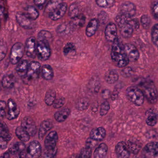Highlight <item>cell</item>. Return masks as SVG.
Listing matches in <instances>:
<instances>
[{
    "instance_id": "cell-1",
    "label": "cell",
    "mask_w": 158,
    "mask_h": 158,
    "mask_svg": "<svg viewBox=\"0 0 158 158\" xmlns=\"http://www.w3.org/2000/svg\"><path fill=\"white\" fill-rule=\"evenodd\" d=\"M111 58L115 66L119 68L125 67L129 63V60L125 49L124 45L118 38L113 42Z\"/></svg>"
},
{
    "instance_id": "cell-2",
    "label": "cell",
    "mask_w": 158,
    "mask_h": 158,
    "mask_svg": "<svg viewBox=\"0 0 158 158\" xmlns=\"http://www.w3.org/2000/svg\"><path fill=\"white\" fill-rule=\"evenodd\" d=\"M141 90L145 98L151 103H155L158 100V94L154 84L151 81H146L141 85Z\"/></svg>"
},
{
    "instance_id": "cell-3",
    "label": "cell",
    "mask_w": 158,
    "mask_h": 158,
    "mask_svg": "<svg viewBox=\"0 0 158 158\" xmlns=\"http://www.w3.org/2000/svg\"><path fill=\"white\" fill-rule=\"evenodd\" d=\"M49 42L48 40L37 39L36 55L40 60L46 61L50 57L51 50L50 47Z\"/></svg>"
},
{
    "instance_id": "cell-4",
    "label": "cell",
    "mask_w": 158,
    "mask_h": 158,
    "mask_svg": "<svg viewBox=\"0 0 158 158\" xmlns=\"http://www.w3.org/2000/svg\"><path fill=\"white\" fill-rule=\"evenodd\" d=\"M126 93L127 99L135 105L139 106L143 104L145 96L140 89L131 86L127 89Z\"/></svg>"
},
{
    "instance_id": "cell-5",
    "label": "cell",
    "mask_w": 158,
    "mask_h": 158,
    "mask_svg": "<svg viewBox=\"0 0 158 158\" xmlns=\"http://www.w3.org/2000/svg\"><path fill=\"white\" fill-rule=\"evenodd\" d=\"M25 47L21 42H16L14 44L11 49L10 60L13 64H18L23 56Z\"/></svg>"
},
{
    "instance_id": "cell-6",
    "label": "cell",
    "mask_w": 158,
    "mask_h": 158,
    "mask_svg": "<svg viewBox=\"0 0 158 158\" xmlns=\"http://www.w3.org/2000/svg\"><path fill=\"white\" fill-rule=\"evenodd\" d=\"M15 18L19 25L24 29L30 30L35 27L36 23L35 21L28 18L24 13H17Z\"/></svg>"
},
{
    "instance_id": "cell-7",
    "label": "cell",
    "mask_w": 158,
    "mask_h": 158,
    "mask_svg": "<svg viewBox=\"0 0 158 158\" xmlns=\"http://www.w3.org/2000/svg\"><path fill=\"white\" fill-rule=\"evenodd\" d=\"M136 12L135 4L130 2H126L120 6L119 14L127 18H132L135 15Z\"/></svg>"
},
{
    "instance_id": "cell-8",
    "label": "cell",
    "mask_w": 158,
    "mask_h": 158,
    "mask_svg": "<svg viewBox=\"0 0 158 158\" xmlns=\"http://www.w3.org/2000/svg\"><path fill=\"white\" fill-rule=\"evenodd\" d=\"M42 153L41 144L37 140H33L29 143L27 149V154L30 158H38L40 157Z\"/></svg>"
},
{
    "instance_id": "cell-9",
    "label": "cell",
    "mask_w": 158,
    "mask_h": 158,
    "mask_svg": "<svg viewBox=\"0 0 158 158\" xmlns=\"http://www.w3.org/2000/svg\"><path fill=\"white\" fill-rule=\"evenodd\" d=\"M58 140V133L56 131L50 132L45 138L44 146L46 151H53L57 149V141Z\"/></svg>"
},
{
    "instance_id": "cell-10",
    "label": "cell",
    "mask_w": 158,
    "mask_h": 158,
    "mask_svg": "<svg viewBox=\"0 0 158 158\" xmlns=\"http://www.w3.org/2000/svg\"><path fill=\"white\" fill-rule=\"evenodd\" d=\"M37 41L35 37H30L27 39L25 51L27 57L35 58L36 55Z\"/></svg>"
},
{
    "instance_id": "cell-11",
    "label": "cell",
    "mask_w": 158,
    "mask_h": 158,
    "mask_svg": "<svg viewBox=\"0 0 158 158\" xmlns=\"http://www.w3.org/2000/svg\"><path fill=\"white\" fill-rule=\"evenodd\" d=\"M41 70V64L38 62L32 61L29 64L27 78L29 80H34L39 77Z\"/></svg>"
},
{
    "instance_id": "cell-12",
    "label": "cell",
    "mask_w": 158,
    "mask_h": 158,
    "mask_svg": "<svg viewBox=\"0 0 158 158\" xmlns=\"http://www.w3.org/2000/svg\"><path fill=\"white\" fill-rule=\"evenodd\" d=\"M21 126L27 131L30 136H34L36 134V125L31 117H25L21 122Z\"/></svg>"
},
{
    "instance_id": "cell-13",
    "label": "cell",
    "mask_w": 158,
    "mask_h": 158,
    "mask_svg": "<svg viewBox=\"0 0 158 158\" xmlns=\"http://www.w3.org/2000/svg\"><path fill=\"white\" fill-rule=\"evenodd\" d=\"M105 38L107 41L113 42L117 38V28L116 25L110 23L107 25L105 29Z\"/></svg>"
},
{
    "instance_id": "cell-14",
    "label": "cell",
    "mask_w": 158,
    "mask_h": 158,
    "mask_svg": "<svg viewBox=\"0 0 158 158\" xmlns=\"http://www.w3.org/2000/svg\"><path fill=\"white\" fill-rule=\"evenodd\" d=\"M67 10V4L65 2H64L60 6L49 14V18L52 21H58L64 16Z\"/></svg>"
},
{
    "instance_id": "cell-15",
    "label": "cell",
    "mask_w": 158,
    "mask_h": 158,
    "mask_svg": "<svg viewBox=\"0 0 158 158\" xmlns=\"http://www.w3.org/2000/svg\"><path fill=\"white\" fill-rule=\"evenodd\" d=\"M143 153L147 157H158V142H152L147 144L143 148Z\"/></svg>"
},
{
    "instance_id": "cell-16",
    "label": "cell",
    "mask_w": 158,
    "mask_h": 158,
    "mask_svg": "<svg viewBox=\"0 0 158 158\" xmlns=\"http://www.w3.org/2000/svg\"><path fill=\"white\" fill-rule=\"evenodd\" d=\"M124 47L129 61H136L139 57V52L137 48L133 44L130 43L125 44Z\"/></svg>"
},
{
    "instance_id": "cell-17",
    "label": "cell",
    "mask_w": 158,
    "mask_h": 158,
    "mask_svg": "<svg viewBox=\"0 0 158 158\" xmlns=\"http://www.w3.org/2000/svg\"><path fill=\"white\" fill-rule=\"evenodd\" d=\"M115 153L117 157L121 158H128L130 152L127 144L124 141H120L115 147Z\"/></svg>"
},
{
    "instance_id": "cell-18",
    "label": "cell",
    "mask_w": 158,
    "mask_h": 158,
    "mask_svg": "<svg viewBox=\"0 0 158 158\" xmlns=\"http://www.w3.org/2000/svg\"><path fill=\"white\" fill-rule=\"evenodd\" d=\"M99 23L98 20L96 18L89 21L85 29V35L88 37H91L95 35L98 28Z\"/></svg>"
},
{
    "instance_id": "cell-19",
    "label": "cell",
    "mask_w": 158,
    "mask_h": 158,
    "mask_svg": "<svg viewBox=\"0 0 158 158\" xmlns=\"http://www.w3.org/2000/svg\"><path fill=\"white\" fill-rule=\"evenodd\" d=\"M53 127L52 121L50 119L44 120L41 123L39 131V138L43 139L47 132H48Z\"/></svg>"
},
{
    "instance_id": "cell-20",
    "label": "cell",
    "mask_w": 158,
    "mask_h": 158,
    "mask_svg": "<svg viewBox=\"0 0 158 158\" xmlns=\"http://www.w3.org/2000/svg\"><path fill=\"white\" fill-rule=\"evenodd\" d=\"M106 135V130L103 127H97L91 130L89 134V137L97 141H100L105 137Z\"/></svg>"
},
{
    "instance_id": "cell-21",
    "label": "cell",
    "mask_w": 158,
    "mask_h": 158,
    "mask_svg": "<svg viewBox=\"0 0 158 158\" xmlns=\"http://www.w3.org/2000/svg\"><path fill=\"white\" fill-rule=\"evenodd\" d=\"M70 114L71 110L69 108H64L54 114V118L59 123H62L67 119Z\"/></svg>"
},
{
    "instance_id": "cell-22",
    "label": "cell",
    "mask_w": 158,
    "mask_h": 158,
    "mask_svg": "<svg viewBox=\"0 0 158 158\" xmlns=\"http://www.w3.org/2000/svg\"><path fill=\"white\" fill-rule=\"evenodd\" d=\"M29 63L27 60H23L18 63L16 67V71L21 77L26 76L28 70Z\"/></svg>"
},
{
    "instance_id": "cell-23",
    "label": "cell",
    "mask_w": 158,
    "mask_h": 158,
    "mask_svg": "<svg viewBox=\"0 0 158 158\" xmlns=\"http://www.w3.org/2000/svg\"><path fill=\"white\" fill-rule=\"evenodd\" d=\"M25 148V145L23 141L16 142L10 146L9 149V152L12 155H15L18 153L19 154L21 152L24 151Z\"/></svg>"
},
{
    "instance_id": "cell-24",
    "label": "cell",
    "mask_w": 158,
    "mask_h": 158,
    "mask_svg": "<svg viewBox=\"0 0 158 158\" xmlns=\"http://www.w3.org/2000/svg\"><path fill=\"white\" fill-rule=\"evenodd\" d=\"M41 74L42 77L46 80H51L54 76V72L52 67L49 64H44L41 67Z\"/></svg>"
},
{
    "instance_id": "cell-25",
    "label": "cell",
    "mask_w": 158,
    "mask_h": 158,
    "mask_svg": "<svg viewBox=\"0 0 158 158\" xmlns=\"http://www.w3.org/2000/svg\"><path fill=\"white\" fill-rule=\"evenodd\" d=\"M108 151V147L105 143H102L96 148L94 152V157L96 158H105Z\"/></svg>"
},
{
    "instance_id": "cell-26",
    "label": "cell",
    "mask_w": 158,
    "mask_h": 158,
    "mask_svg": "<svg viewBox=\"0 0 158 158\" xmlns=\"http://www.w3.org/2000/svg\"><path fill=\"white\" fill-rule=\"evenodd\" d=\"M15 77L12 74L6 75L2 78V85L4 88H12L15 84Z\"/></svg>"
},
{
    "instance_id": "cell-27",
    "label": "cell",
    "mask_w": 158,
    "mask_h": 158,
    "mask_svg": "<svg viewBox=\"0 0 158 158\" xmlns=\"http://www.w3.org/2000/svg\"><path fill=\"white\" fill-rule=\"evenodd\" d=\"M15 134L18 138L23 142H27L30 139V135L22 126L16 128Z\"/></svg>"
},
{
    "instance_id": "cell-28",
    "label": "cell",
    "mask_w": 158,
    "mask_h": 158,
    "mask_svg": "<svg viewBox=\"0 0 158 158\" xmlns=\"http://www.w3.org/2000/svg\"><path fill=\"white\" fill-rule=\"evenodd\" d=\"M63 2V0H49L45 8V12L49 14L60 6Z\"/></svg>"
},
{
    "instance_id": "cell-29",
    "label": "cell",
    "mask_w": 158,
    "mask_h": 158,
    "mask_svg": "<svg viewBox=\"0 0 158 158\" xmlns=\"http://www.w3.org/2000/svg\"><path fill=\"white\" fill-rule=\"evenodd\" d=\"M146 123L150 126H153L157 124L158 122V115L154 111L149 110L146 112Z\"/></svg>"
},
{
    "instance_id": "cell-30",
    "label": "cell",
    "mask_w": 158,
    "mask_h": 158,
    "mask_svg": "<svg viewBox=\"0 0 158 158\" xmlns=\"http://www.w3.org/2000/svg\"><path fill=\"white\" fill-rule=\"evenodd\" d=\"M56 98V92L54 89H50L47 91L45 97V102L48 106L53 105Z\"/></svg>"
},
{
    "instance_id": "cell-31",
    "label": "cell",
    "mask_w": 158,
    "mask_h": 158,
    "mask_svg": "<svg viewBox=\"0 0 158 158\" xmlns=\"http://www.w3.org/2000/svg\"><path fill=\"white\" fill-rule=\"evenodd\" d=\"M119 78L118 73L114 70H110L105 73V80L108 84L115 83Z\"/></svg>"
},
{
    "instance_id": "cell-32",
    "label": "cell",
    "mask_w": 158,
    "mask_h": 158,
    "mask_svg": "<svg viewBox=\"0 0 158 158\" xmlns=\"http://www.w3.org/2000/svg\"><path fill=\"white\" fill-rule=\"evenodd\" d=\"M25 14L32 20H36L39 16V13L36 9L33 6H29L27 8Z\"/></svg>"
},
{
    "instance_id": "cell-33",
    "label": "cell",
    "mask_w": 158,
    "mask_h": 158,
    "mask_svg": "<svg viewBox=\"0 0 158 158\" xmlns=\"http://www.w3.org/2000/svg\"><path fill=\"white\" fill-rule=\"evenodd\" d=\"M1 138L9 142L11 139V135L9 132V128L7 125L4 123H2L1 124Z\"/></svg>"
},
{
    "instance_id": "cell-34",
    "label": "cell",
    "mask_w": 158,
    "mask_h": 158,
    "mask_svg": "<svg viewBox=\"0 0 158 158\" xmlns=\"http://www.w3.org/2000/svg\"><path fill=\"white\" fill-rule=\"evenodd\" d=\"M76 51L75 45L72 42H68L64 46L63 48V54L65 56L69 55H73L75 53Z\"/></svg>"
},
{
    "instance_id": "cell-35",
    "label": "cell",
    "mask_w": 158,
    "mask_h": 158,
    "mask_svg": "<svg viewBox=\"0 0 158 158\" xmlns=\"http://www.w3.org/2000/svg\"><path fill=\"white\" fill-rule=\"evenodd\" d=\"M96 4L100 8L109 9L115 4V0H95Z\"/></svg>"
},
{
    "instance_id": "cell-36",
    "label": "cell",
    "mask_w": 158,
    "mask_h": 158,
    "mask_svg": "<svg viewBox=\"0 0 158 158\" xmlns=\"http://www.w3.org/2000/svg\"><path fill=\"white\" fill-rule=\"evenodd\" d=\"M79 14H79V8L77 4L75 3H73L71 4L69 7V12H68L69 17L73 20L76 18Z\"/></svg>"
},
{
    "instance_id": "cell-37",
    "label": "cell",
    "mask_w": 158,
    "mask_h": 158,
    "mask_svg": "<svg viewBox=\"0 0 158 158\" xmlns=\"http://www.w3.org/2000/svg\"><path fill=\"white\" fill-rule=\"evenodd\" d=\"M89 101L86 98H82L78 101L76 104V108L78 110H85L89 106Z\"/></svg>"
},
{
    "instance_id": "cell-38",
    "label": "cell",
    "mask_w": 158,
    "mask_h": 158,
    "mask_svg": "<svg viewBox=\"0 0 158 158\" xmlns=\"http://www.w3.org/2000/svg\"><path fill=\"white\" fill-rule=\"evenodd\" d=\"M150 9L153 18L158 21V0H152Z\"/></svg>"
},
{
    "instance_id": "cell-39",
    "label": "cell",
    "mask_w": 158,
    "mask_h": 158,
    "mask_svg": "<svg viewBox=\"0 0 158 158\" xmlns=\"http://www.w3.org/2000/svg\"><path fill=\"white\" fill-rule=\"evenodd\" d=\"M151 38L153 44L158 48V23L153 26L152 29Z\"/></svg>"
},
{
    "instance_id": "cell-40",
    "label": "cell",
    "mask_w": 158,
    "mask_h": 158,
    "mask_svg": "<svg viewBox=\"0 0 158 158\" xmlns=\"http://www.w3.org/2000/svg\"><path fill=\"white\" fill-rule=\"evenodd\" d=\"M73 23L77 26L83 27L86 22V17L83 14H80L76 18L73 19Z\"/></svg>"
},
{
    "instance_id": "cell-41",
    "label": "cell",
    "mask_w": 158,
    "mask_h": 158,
    "mask_svg": "<svg viewBox=\"0 0 158 158\" xmlns=\"http://www.w3.org/2000/svg\"><path fill=\"white\" fill-rule=\"evenodd\" d=\"M52 38V35L51 33L47 30H41L38 35V39L39 40H44L50 41Z\"/></svg>"
},
{
    "instance_id": "cell-42",
    "label": "cell",
    "mask_w": 158,
    "mask_h": 158,
    "mask_svg": "<svg viewBox=\"0 0 158 158\" xmlns=\"http://www.w3.org/2000/svg\"><path fill=\"white\" fill-rule=\"evenodd\" d=\"M150 18L148 15H143L140 18V23L142 27L145 29H148L151 25Z\"/></svg>"
},
{
    "instance_id": "cell-43",
    "label": "cell",
    "mask_w": 158,
    "mask_h": 158,
    "mask_svg": "<svg viewBox=\"0 0 158 158\" xmlns=\"http://www.w3.org/2000/svg\"><path fill=\"white\" fill-rule=\"evenodd\" d=\"M110 109V104L109 102L107 101L104 102L101 106L100 114L101 116H104L108 113Z\"/></svg>"
},
{
    "instance_id": "cell-44",
    "label": "cell",
    "mask_w": 158,
    "mask_h": 158,
    "mask_svg": "<svg viewBox=\"0 0 158 158\" xmlns=\"http://www.w3.org/2000/svg\"><path fill=\"white\" fill-rule=\"evenodd\" d=\"M92 149L87 147H85L81 150L79 154V157L80 158H90L92 154Z\"/></svg>"
},
{
    "instance_id": "cell-45",
    "label": "cell",
    "mask_w": 158,
    "mask_h": 158,
    "mask_svg": "<svg viewBox=\"0 0 158 158\" xmlns=\"http://www.w3.org/2000/svg\"><path fill=\"white\" fill-rule=\"evenodd\" d=\"M127 145L130 152L134 154L138 153L140 148V147L139 145L134 142H129Z\"/></svg>"
},
{
    "instance_id": "cell-46",
    "label": "cell",
    "mask_w": 158,
    "mask_h": 158,
    "mask_svg": "<svg viewBox=\"0 0 158 158\" xmlns=\"http://www.w3.org/2000/svg\"><path fill=\"white\" fill-rule=\"evenodd\" d=\"M20 110L19 108L15 111L10 110L8 111L7 114V119L9 120H13L16 119L19 116L20 114Z\"/></svg>"
},
{
    "instance_id": "cell-47",
    "label": "cell",
    "mask_w": 158,
    "mask_h": 158,
    "mask_svg": "<svg viewBox=\"0 0 158 158\" xmlns=\"http://www.w3.org/2000/svg\"><path fill=\"white\" fill-rule=\"evenodd\" d=\"M69 31V27L65 24H62L59 26L56 29L57 33L59 35H66Z\"/></svg>"
},
{
    "instance_id": "cell-48",
    "label": "cell",
    "mask_w": 158,
    "mask_h": 158,
    "mask_svg": "<svg viewBox=\"0 0 158 158\" xmlns=\"http://www.w3.org/2000/svg\"><path fill=\"white\" fill-rule=\"evenodd\" d=\"M7 52V47L6 43L4 41L1 42V55H0V60L2 61L5 58Z\"/></svg>"
},
{
    "instance_id": "cell-49",
    "label": "cell",
    "mask_w": 158,
    "mask_h": 158,
    "mask_svg": "<svg viewBox=\"0 0 158 158\" xmlns=\"http://www.w3.org/2000/svg\"><path fill=\"white\" fill-rule=\"evenodd\" d=\"M65 102V99L64 98H59L58 99H56L53 104V106L55 109H59L62 107Z\"/></svg>"
},
{
    "instance_id": "cell-50",
    "label": "cell",
    "mask_w": 158,
    "mask_h": 158,
    "mask_svg": "<svg viewBox=\"0 0 158 158\" xmlns=\"http://www.w3.org/2000/svg\"><path fill=\"white\" fill-rule=\"evenodd\" d=\"M8 107L10 110L15 111L18 109L15 102L12 99L10 98L8 101Z\"/></svg>"
},
{
    "instance_id": "cell-51",
    "label": "cell",
    "mask_w": 158,
    "mask_h": 158,
    "mask_svg": "<svg viewBox=\"0 0 158 158\" xmlns=\"http://www.w3.org/2000/svg\"><path fill=\"white\" fill-rule=\"evenodd\" d=\"M97 140H94L91 138H89L86 141L85 147L92 149L97 144Z\"/></svg>"
},
{
    "instance_id": "cell-52",
    "label": "cell",
    "mask_w": 158,
    "mask_h": 158,
    "mask_svg": "<svg viewBox=\"0 0 158 158\" xmlns=\"http://www.w3.org/2000/svg\"><path fill=\"white\" fill-rule=\"evenodd\" d=\"M6 108V103L4 101H1L0 102V109H1V117L2 118L4 117L5 115V109Z\"/></svg>"
},
{
    "instance_id": "cell-53",
    "label": "cell",
    "mask_w": 158,
    "mask_h": 158,
    "mask_svg": "<svg viewBox=\"0 0 158 158\" xmlns=\"http://www.w3.org/2000/svg\"><path fill=\"white\" fill-rule=\"evenodd\" d=\"M57 149L53 151H46L45 153V157H48V158L55 157L57 154Z\"/></svg>"
},
{
    "instance_id": "cell-54",
    "label": "cell",
    "mask_w": 158,
    "mask_h": 158,
    "mask_svg": "<svg viewBox=\"0 0 158 158\" xmlns=\"http://www.w3.org/2000/svg\"><path fill=\"white\" fill-rule=\"evenodd\" d=\"M47 0H33L34 3L39 7H42L46 3Z\"/></svg>"
},
{
    "instance_id": "cell-55",
    "label": "cell",
    "mask_w": 158,
    "mask_h": 158,
    "mask_svg": "<svg viewBox=\"0 0 158 158\" xmlns=\"http://www.w3.org/2000/svg\"><path fill=\"white\" fill-rule=\"evenodd\" d=\"M8 141L2 138H0V144H1V149H5L7 148Z\"/></svg>"
},
{
    "instance_id": "cell-56",
    "label": "cell",
    "mask_w": 158,
    "mask_h": 158,
    "mask_svg": "<svg viewBox=\"0 0 158 158\" xmlns=\"http://www.w3.org/2000/svg\"><path fill=\"white\" fill-rule=\"evenodd\" d=\"M110 91L108 89H105V90H103L102 92V95L103 98H109L110 95Z\"/></svg>"
},
{
    "instance_id": "cell-57",
    "label": "cell",
    "mask_w": 158,
    "mask_h": 158,
    "mask_svg": "<svg viewBox=\"0 0 158 158\" xmlns=\"http://www.w3.org/2000/svg\"><path fill=\"white\" fill-rule=\"evenodd\" d=\"M1 157L2 158H10V154H9V152H5V153H3V155H2V156H1Z\"/></svg>"
}]
</instances>
